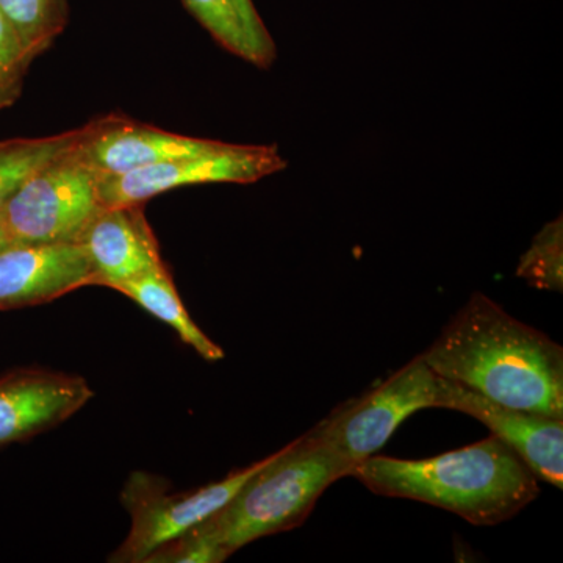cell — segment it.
Listing matches in <instances>:
<instances>
[{
    "label": "cell",
    "mask_w": 563,
    "mask_h": 563,
    "mask_svg": "<svg viewBox=\"0 0 563 563\" xmlns=\"http://www.w3.org/2000/svg\"><path fill=\"white\" fill-rule=\"evenodd\" d=\"M95 396L74 374L22 369L0 379V446L49 431Z\"/></svg>",
    "instance_id": "obj_11"
},
{
    "label": "cell",
    "mask_w": 563,
    "mask_h": 563,
    "mask_svg": "<svg viewBox=\"0 0 563 563\" xmlns=\"http://www.w3.org/2000/svg\"><path fill=\"white\" fill-rule=\"evenodd\" d=\"M0 11L32 58L49 49L68 22L66 0H0Z\"/></svg>",
    "instance_id": "obj_16"
},
{
    "label": "cell",
    "mask_w": 563,
    "mask_h": 563,
    "mask_svg": "<svg viewBox=\"0 0 563 563\" xmlns=\"http://www.w3.org/2000/svg\"><path fill=\"white\" fill-rule=\"evenodd\" d=\"M240 2H242V5L244 7V9L250 11V13L257 14V10H255V7H254V3H252V0H240Z\"/></svg>",
    "instance_id": "obj_20"
},
{
    "label": "cell",
    "mask_w": 563,
    "mask_h": 563,
    "mask_svg": "<svg viewBox=\"0 0 563 563\" xmlns=\"http://www.w3.org/2000/svg\"><path fill=\"white\" fill-rule=\"evenodd\" d=\"M32 62L20 35L0 11V111L20 98Z\"/></svg>",
    "instance_id": "obj_18"
},
{
    "label": "cell",
    "mask_w": 563,
    "mask_h": 563,
    "mask_svg": "<svg viewBox=\"0 0 563 563\" xmlns=\"http://www.w3.org/2000/svg\"><path fill=\"white\" fill-rule=\"evenodd\" d=\"M517 276L539 290L563 291V221L548 222L521 255Z\"/></svg>",
    "instance_id": "obj_17"
},
{
    "label": "cell",
    "mask_w": 563,
    "mask_h": 563,
    "mask_svg": "<svg viewBox=\"0 0 563 563\" xmlns=\"http://www.w3.org/2000/svg\"><path fill=\"white\" fill-rule=\"evenodd\" d=\"M95 285L80 243L18 244L0 250V310L38 306Z\"/></svg>",
    "instance_id": "obj_10"
},
{
    "label": "cell",
    "mask_w": 563,
    "mask_h": 563,
    "mask_svg": "<svg viewBox=\"0 0 563 563\" xmlns=\"http://www.w3.org/2000/svg\"><path fill=\"white\" fill-rule=\"evenodd\" d=\"M95 285L113 290L165 265L141 206L101 207L80 236Z\"/></svg>",
    "instance_id": "obj_12"
},
{
    "label": "cell",
    "mask_w": 563,
    "mask_h": 563,
    "mask_svg": "<svg viewBox=\"0 0 563 563\" xmlns=\"http://www.w3.org/2000/svg\"><path fill=\"white\" fill-rule=\"evenodd\" d=\"M113 290L128 296L152 317L172 325L181 342L192 347L206 361L217 362L224 357V351L211 342L202 329L191 320L166 265L158 266L136 279L117 285Z\"/></svg>",
    "instance_id": "obj_14"
},
{
    "label": "cell",
    "mask_w": 563,
    "mask_h": 563,
    "mask_svg": "<svg viewBox=\"0 0 563 563\" xmlns=\"http://www.w3.org/2000/svg\"><path fill=\"white\" fill-rule=\"evenodd\" d=\"M287 168L276 144H229L192 157L177 158L99 179V201L102 207L143 206L162 192L188 185L254 184Z\"/></svg>",
    "instance_id": "obj_7"
},
{
    "label": "cell",
    "mask_w": 563,
    "mask_h": 563,
    "mask_svg": "<svg viewBox=\"0 0 563 563\" xmlns=\"http://www.w3.org/2000/svg\"><path fill=\"white\" fill-rule=\"evenodd\" d=\"M9 239H7L5 232H3L2 229V224H0V250H3V247L9 246Z\"/></svg>",
    "instance_id": "obj_19"
},
{
    "label": "cell",
    "mask_w": 563,
    "mask_h": 563,
    "mask_svg": "<svg viewBox=\"0 0 563 563\" xmlns=\"http://www.w3.org/2000/svg\"><path fill=\"white\" fill-rule=\"evenodd\" d=\"M350 463L309 433L268 455L224 507L173 540L146 563H220L263 537L307 520L325 488L351 474Z\"/></svg>",
    "instance_id": "obj_2"
},
{
    "label": "cell",
    "mask_w": 563,
    "mask_h": 563,
    "mask_svg": "<svg viewBox=\"0 0 563 563\" xmlns=\"http://www.w3.org/2000/svg\"><path fill=\"white\" fill-rule=\"evenodd\" d=\"M81 133L84 128L44 139L0 141V209L33 174L68 154Z\"/></svg>",
    "instance_id": "obj_15"
},
{
    "label": "cell",
    "mask_w": 563,
    "mask_h": 563,
    "mask_svg": "<svg viewBox=\"0 0 563 563\" xmlns=\"http://www.w3.org/2000/svg\"><path fill=\"white\" fill-rule=\"evenodd\" d=\"M220 144L221 141L177 135L125 118L109 117L85 125L74 154L103 179L203 154Z\"/></svg>",
    "instance_id": "obj_9"
},
{
    "label": "cell",
    "mask_w": 563,
    "mask_h": 563,
    "mask_svg": "<svg viewBox=\"0 0 563 563\" xmlns=\"http://www.w3.org/2000/svg\"><path fill=\"white\" fill-rule=\"evenodd\" d=\"M184 3L225 51L257 68H269L276 60V44L268 29L258 13H250L240 0H184Z\"/></svg>",
    "instance_id": "obj_13"
},
{
    "label": "cell",
    "mask_w": 563,
    "mask_h": 563,
    "mask_svg": "<svg viewBox=\"0 0 563 563\" xmlns=\"http://www.w3.org/2000/svg\"><path fill=\"white\" fill-rule=\"evenodd\" d=\"M265 461L266 457L225 479L185 493L169 492L166 481L154 474L132 473L121 493V501L131 514V531L109 561L146 563L155 551L220 512Z\"/></svg>",
    "instance_id": "obj_6"
},
{
    "label": "cell",
    "mask_w": 563,
    "mask_h": 563,
    "mask_svg": "<svg viewBox=\"0 0 563 563\" xmlns=\"http://www.w3.org/2000/svg\"><path fill=\"white\" fill-rule=\"evenodd\" d=\"M439 409L457 410L483 422L536 474L563 487V418L503 406L479 393L440 377Z\"/></svg>",
    "instance_id": "obj_8"
},
{
    "label": "cell",
    "mask_w": 563,
    "mask_h": 563,
    "mask_svg": "<svg viewBox=\"0 0 563 563\" xmlns=\"http://www.w3.org/2000/svg\"><path fill=\"white\" fill-rule=\"evenodd\" d=\"M439 398L440 377L418 355L379 387L339 407L307 433L354 468L384 448L407 418L439 407Z\"/></svg>",
    "instance_id": "obj_5"
},
{
    "label": "cell",
    "mask_w": 563,
    "mask_h": 563,
    "mask_svg": "<svg viewBox=\"0 0 563 563\" xmlns=\"http://www.w3.org/2000/svg\"><path fill=\"white\" fill-rule=\"evenodd\" d=\"M350 477L376 495L431 504L476 526L504 523L540 495L536 474L495 435L421 461L372 455Z\"/></svg>",
    "instance_id": "obj_3"
},
{
    "label": "cell",
    "mask_w": 563,
    "mask_h": 563,
    "mask_svg": "<svg viewBox=\"0 0 563 563\" xmlns=\"http://www.w3.org/2000/svg\"><path fill=\"white\" fill-rule=\"evenodd\" d=\"M437 376L503 406L563 418V350L483 292L422 354Z\"/></svg>",
    "instance_id": "obj_1"
},
{
    "label": "cell",
    "mask_w": 563,
    "mask_h": 563,
    "mask_svg": "<svg viewBox=\"0 0 563 563\" xmlns=\"http://www.w3.org/2000/svg\"><path fill=\"white\" fill-rule=\"evenodd\" d=\"M99 177L74 154L44 166L0 209V224L11 243H79L101 210Z\"/></svg>",
    "instance_id": "obj_4"
}]
</instances>
